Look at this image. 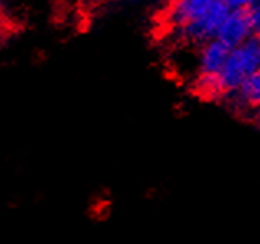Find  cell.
I'll return each mask as SVG.
<instances>
[{
	"instance_id": "obj_1",
	"label": "cell",
	"mask_w": 260,
	"mask_h": 244,
	"mask_svg": "<svg viewBox=\"0 0 260 244\" xmlns=\"http://www.w3.org/2000/svg\"><path fill=\"white\" fill-rule=\"evenodd\" d=\"M257 71H260V37L252 35L229 50L228 59L219 73L222 94L237 91L239 86Z\"/></svg>"
},
{
	"instance_id": "obj_2",
	"label": "cell",
	"mask_w": 260,
	"mask_h": 244,
	"mask_svg": "<svg viewBox=\"0 0 260 244\" xmlns=\"http://www.w3.org/2000/svg\"><path fill=\"white\" fill-rule=\"evenodd\" d=\"M229 10L231 9L222 0H216L200 18L180 26V28H175V32L180 35L181 40H184V42L204 43L211 38H216L219 26L224 22V18L228 17Z\"/></svg>"
},
{
	"instance_id": "obj_3",
	"label": "cell",
	"mask_w": 260,
	"mask_h": 244,
	"mask_svg": "<svg viewBox=\"0 0 260 244\" xmlns=\"http://www.w3.org/2000/svg\"><path fill=\"white\" fill-rule=\"evenodd\" d=\"M252 25L249 18L247 10H229L228 17L219 26L216 33V38L222 42L228 48H234V46L241 45L249 37H252Z\"/></svg>"
},
{
	"instance_id": "obj_4",
	"label": "cell",
	"mask_w": 260,
	"mask_h": 244,
	"mask_svg": "<svg viewBox=\"0 0 260 244\" xmlns=\"http://www.w3.org/2000/svg\"><path fill=\"white\" fill-rule=\"evenodd\" d=\"M216 0H173L167 13V23L172 28H180L193 20L200 18Z\"/></svg>"
},
{
	"instance_id": "obj_5",
	"label": "cell",
	"mask_w": 260,
	"mask_h": 244,
	"mask_svg": "<svg viewBox=\"0 0 260 244\" xmlns=\"http://www.w3.org/2000/svg\"><path fill=\"white\" fill-rule=\"evenodd\" d=\"M229 50L222 42L217 38H211L203 43L200 53V74H208V76H219L222 66L229 55Z\"/></svg>"
},
{
	"instance_id": "obj_6",
	"label": "cell",
	"mask_w": 260,
	"mask_h": 244,
	"mask_svg": "<svg viewBox=\"0 0 260 244\" xmlns=\"http://www.w3.org/2000/svg\"><path fill=\"white\" fill-rule=\"evenodd\" d=\"M231 94H237V98L241 99L242 103L260 111V71H257L255 74H252L250 78L245 79L244 83L239 86V89Z\"/></svg>"
},
{
	"instance_id": "obj_7",
	"label": "cell",
	"mask_w": 260,
	"mask_h": 244,
	"mask_svg": "<svg viewBox=\"0 0 260 244\" xmlns=\"http://www.w3.org/2000/svg\"><path fill=\"white\" fill-rule=\"evenodd\" d=\"M249 18H250V25H252V33L257 37H260V0L249 7Z\"/></svg>"
},
{
	"instance_id": "obj_8",
	"label": "cell",
	"mask_w": 260,
	"mask_h": 244,
	"mask_svg": "<svg viewBox=\"0 0 260 244\" xmlns=\"http://www.w3.org/2000/svg\"><path fill=\"white\" fill-rule=\"evenodd\" d=\"M222 2L229 7L231 10H247L249 7L254 5L257 0H222Z\"/></svg>"
},
{
	"instance_id": "obj_9",
	"label": "cell",
	"mask_w": 260,
	"mask_h": 244,
	"mask_svg": "<svg viewBox=\"0 0 260 244\" xmlns=\"http://www.w3.org/2000/svg\"><path fill=\"white\" fill-rule=\"evenodd\" d=\"M79 2L83 4V5H86V7H92L94 4H98L99 0H79Z\"/></svg>"
}]
</instances>
